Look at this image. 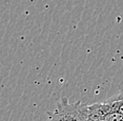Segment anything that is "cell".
Wrapping results in <instances>:
<instances>
[{
    "mask_svg": "<svg viewBox=\"0 0 123 121\" xmlns=\"http://www.w3.org/2000/svg\"><path fill=\"white\" fill-rule=\"evenodd\" d=\"M87 121H123V114L115 111L107 102L86 104Z\"/></svg>",
    "mask_w": 123,
    "mask_h": 121,
    "instance_id": "2",
    "label": "cell"
},
{
    "mask_svg": "<svg viewBox=\"0 0 123 121\" xmlns=\"http://www.w3.org/2000/svg\"><path fill=\"white\" fill-rule=\"evenodd\" d=\"M85 108L86 104L82 101L72 103L68 98L62 97L46 121H87Z\"/></svg>",
    "mask_w": 123,
    "mask_h": 121,
    "instance_id": "1",
    "label": "cell"
},
{
    "mask_svg": "<svg viewBox=\"0 0 123 121\" xmlns=\"http://www.w3.org/2000/svg\"><path fill=\"white\" fill-rule=\"evenodd\" d=\"M106 102L113 108L115 111L123 114V91L118 93L117 95L111 97L110 99L106 100Z\"/></svg>",
    "mask_w": 123,
    "mask_h": 121,
    "instance_id": "3",
    "label": "cell"
}]
</instances>
